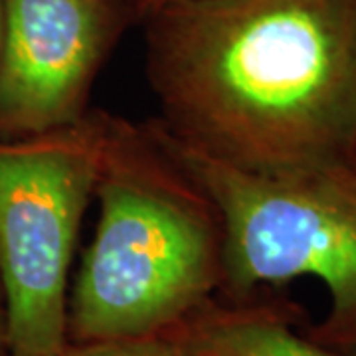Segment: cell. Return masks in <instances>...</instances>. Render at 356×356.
<instances>
[{
  "mask_svg": "<svg viewBox=\"0 0 356 356\" xmlns=\"http://www.w3.org/2000/svg\"><path fill=\"white\" fill-rule=\"evenodd\" d=\"M99 220L67 305L70 343L177 331L222 285V222L156 123L103 111Z\"/></svg>",
  "mask_w": 356,
  "mask_h": 356,
  "instance_id": "obj_2",
  "label": "cell"
},
{
  "mask_svg": "<svg viewBox=\"0 0 356 356\" xmlns=\"http://www.w3.org/2000/svg\"><path fill=\"white\" fill-rule=\"evenodd\" d=\"M161 133L216 206L224 238L220 287L242 297L261 285L315 277L329 291L331 311L307 334L327 344L356 331L355 166L343 161L254 172Z\"/></svg>",
  "mask_w": 356,
  "mask_h": 356,
  "instance_id": "obj_3",
  "label": "cell"
},
{
  "mask_svg": "<svg viewBox=\"0 0 356 356\" xmlns=\"http://www.w3.org/2000/svg\"><path fill=\"white\" fill-rule=\"evenodd\" d=\"M350 165L356 168V140H355V147H353V154H350Z\"/></svg>",
  "mask_w": 356,
  "mask_h": 356,
  "instance_id": "obj_12",
  "label": "cell"
},
{
  "mask_svg": "<svg viewBox=\"0 0 356 356\" xmlns=\"http://www.w3.org/2000/svg\"><path fill=\"white\" fill-rule=\"evenodd\" d=\"M140 16L166 137L254 172L350 163L356 0H161Z\"/></svg>",
  "mask_w": 356,
  "mask_h": 356,
  "instance_id": "obj_1",
  "label": "cell"
},
{
  "mask_svg": "<svg viewBox=\"0 0 356 356\" xmlns=\"http://www.w3.org/2000/svg\"><path fill=\"white\" fill-rule=\"evenodd\" d=\"M180 332L200 356H346L295 331L289 311L273 305L208 303Z\"/></svg>",
  "mask_w": 356,
  "mask_h": 356,
  "instance_id": "obj_6",
  "label": "cell"
},
{
  "mask_svg": "<svg viewBox=\"0 0 356 356\" xmlns=\"http://www.w3.org/2000/svg\"><path fill=\"white\" fill-rule=\"evenodd\" d=\"M103 140V111L32 137L0 139V283L10 356H60L67 277Z\"/></svg>",
  "mask_w": 356,
  "mask_h": 356,
  "instance_id": "obj_4",
  "label": "cell"
},
{
  "mask_svg": "<svg viewBox=\"0 0 356 356\" xmlns=\"http://www.w3.org/2000/svg\"><path fill=\"white\" fill-rule=\"evenodd\" d=\"M191 353H192V350H191ZM192 356H200V355H194V353H192Z\"/></svg>",
  "mask_w": 356,
  "mask_h": 356,
  "instance_id": "obj_14",
  "label": "cell"
},
{
  "mask_svg": "<svg viewBox=\"0 0 356 356\" xmlns=\"http://www.w3.org/2000/svg\"><path fill=\"white\" fill-rule=\"evenodd\" d=\"M2 28H4V0H0V48H2Z\"/></svg>",
  "mask_w": 356,
  "mask_h": 356,
  "instance_id": "obj_10",
  "label": "cell"
},
{
  "mask_svg": "<svg viewBox=\"0 0 356 356\" xmlns=\"http://www.w3.org/2000/svg\"><path fill=\"white\" fill-rule=\"evenodd\" d=\"M327 346H331V348L346 356H356V331L348 332V334H344V337L332 341V343H327Z\"/></svg>",
  "mask_w": 356,
  "mask_h": 356,
  "instance_id": "obj_8",
  "label": "cell"
},
{
  "mask_svg": "<svg viewBox=\"0 0 356 356\" xmlns=\"http://www.w3.org/2000/svg\"><path fill=\"white\" fill-rule=\"evenodd\" d=\"M154 2H161V0H149V2H147V6H151V4H154ZM147 6H145V8H147ZM145 8H143V10H145ZM143 10H140V13H143Z\"/></svg>",
  "mask_w": 356,
  "mask_h": 356,
  "instance_id": "obj_13",
  "label": "cell"
},
{
  "mask_svg": "<svg viewBox=\"0 0 356 356\" xmlns=\"http://www.w3.org/2000/svg\"><path fill=\"white\" fill-rule=\"evenodd\" d=\"M60 356H192L180 329L99 343H67Z\"/></svg>",
  "mask_w": 356,
  "mask_h": 356,
  "instance_id": "obj_7",
  "label": "cell"
},
{
  "mask_svg": "<svg viewBox=\"0 0 356 356\" xmlns=\"http://www.w3.org/2000/svg\"><path fill=\"white\" fill-rule=\"evenodd\" d=\"M2 356H10V355H2Z\"/></svg>",
  "mask_w": 356,
  "mask_h": 356,
  "instance_id": "obj_15",
  "label": "cell"
},
{
  "mask_svg": "<svg viewBox=\"0 0 356 356\" xmlns=\"http://www.w3.org/2000/svg\"><path fill=\"white\" fill-rule=\"evenodd\" d=\"M8 355L6 350V307H4V293L0 283V356Z\"/></svg>",
  "mask_w": 356,
  "mask_h": 356,
  "instance_id": "obj_9",
  "label": "cell"
},
{
  "mask_svg": "<svg viewBox=\"0 0 356 356\" xmlns=\"http://www.w3.org/2000/svg\"><path fill=\"white\" fill-rule=\"evenodd\" d=\"M133 13L129 0H4L0 139L79 123Z\"/></svg>",
  "mask_w": 356,
  "mask_h": 356,
  "instance_id": "obj_5",
  "label": "cell"
},
{
  "mask_svg": "<svg viewBox=\"0 0 356 356\" xmlns=\"http://www.w3.org/2000/svg\"><path fill=\"white\" fill-rule=\"evenodd\" d=\"M129 2H131V4H133V6L137 8V13L140 14V10H143V8L147 6V2H149V0H129Z\"/></svg>",
  "mask_w": 356,
  "mask_h": 356,
  "instance_id": "obj_11",
  "label": "cell"
}]
</instances>
